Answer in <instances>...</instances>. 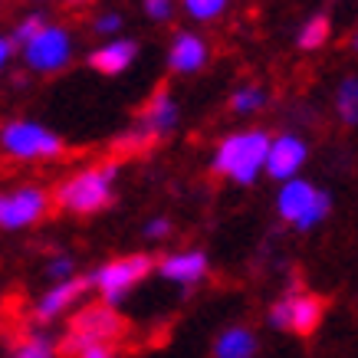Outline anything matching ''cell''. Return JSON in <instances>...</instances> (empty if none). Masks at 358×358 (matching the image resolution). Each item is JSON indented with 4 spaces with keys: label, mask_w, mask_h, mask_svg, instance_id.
<instances>
[{
    "label": "cell",
    "mask_w": 358,
    "mask_h": 358,
    "mask_svg": "<svg viewBox=\"0 0 358 358\" xmlns=\"http://www.w3.org/2000/svg\"><path fill=\"white\" fill-rule=\"evenodd\" d=\"M115 164H102V168H86L66 178L56 187V204L69 210V214H96L102 207L112 204V185H115Z\"/></svg>",
    "instance_id": "2"
},
{
    "label": "cell",
    "mask_w": 358,
    "mask_h": 358,
    "mask_svg": "<svg viewBox=\"0 0 358 358\" xmlns=\"http://www.w3.org/2000/svg\"><path fill=\"white\" fill-rule=\"evenodd\" d=\"M10 56H13V43L7 40V36H0V69L10 63Z\"/></svg>",
    "instance_id": "28"
},
{
    "label": "cell",
    "mask_w": 358,
    "mask_h": 358,
    "mask_svg": "<svg viewBox=\"0 0 358 358\" xmlns=\"http://www.w3.org/2000/svg\"><path fill=\"white\" fill-rule=\"evenodd\" d=\"M178 125V102L171 99L168 89H158L152 99H148V106L141 112L138 119V131L131 135V141H148V138H158V135H168V131Z\"/></svg>",
    "instance_id": "11"
},
{
    "label": "cell",
    "mask_w": 358,
    "mask_h": 358,
    "mask_svg": "<svg viewBox=\"0 0 358 358\" xmlns=\"http://www.w3.org/2000/svg\"><path fill=\"white\" fill-rule=\"evenodd\" d=\"M168 230H171V224H168V217H155V220H148V224H145V234H148V237H168Z\"/></svg>",
    "instance_id": "27"
},
{
    "label": "cell",
    "mask_w": 358,
    "mask_h": 358,
    "mask_svg": "<svg viewBox=\"0 0 358 358\" xmlns=\"http://www.w3.org/2000/svg\"><path fill=\"white\" fill-rule=\"evenodd\" d=\"M306 158H309V145L299 135H293V131H282V135L270 138V152H266L263 171L270 178H276L280 185H286V181H293L296 174L303 171Z\"/></svg>",
    "instance_id": "10"
},
{
    "label": "cell",
    "mask_w": 358,
    "mask_h": 358,
    "mask_svg": "<svg viewBox=\"0 0 358 358\" xmlns=\"http://www.w3.org/2000/svg\"><path fill=\"white\" fill-rule=\"evenodd\" d=\"M181 3L194 20H217L220 13L227 10L230 0H181Z\"/></svg>",
    "instance_id": "21"
},
{
    "label": "cell",
    "mask_w": 358,
    "mask_h": 358,
    "mask_svg": "<svg viewBox=\"0 0 358 358\" xmlns=\"http://www.w3.org/2000/svg\"><path fill=\"white\" fill-rule=\"evenodd\" d=\"M0 148L17 162H40V158H56L63 152V138L40 122L20 119L7 122L0 129Z\"/></svg>",
    "instance_id": "5"
},
{
    "label": "cell",
    "mask_w": 358,
    "mask_h": 358,
    "mask_svg": "<svg viewBox=\"0 0 358 358\" xmlns=\"http://www.w3.org/2000/svg\"><path fill=\"white\" fill-rule=\"evenodd\" d=\"M119 27H122L119 13H102V17L92 23V30H96L99 36H112V33H119Z\"/></svg>",
    "instance_id": "26"
},
{
    "label": "cell",
    "mask_w": 358,
    "mask_h": 358,
    "mask_svg": "<svg viewBox=\"0 0 358 358\" xmlns=\"http://www.w3.org/2000/svg\"><path fill=\"white\" fill-rule=\"evenodd\" d=\"M266 102V96H263V89L257 86H243L237 89L234 96H230V109L237 112V115H250V112H257Z\"/></svg>",
    "instance_id": "20"
},
{
    "label": "cell",
    "mask_w": 358,
    "mask_h": 358,
    "mask_svg": "<svg viewBox=\"0 0 358 358\" xmlns=\"http://www.w3.org/2000/svg\"><path fill=\"white\" fill-rule=\"evenodd\" d=\"M326 306L313 293H293L282 296L280 303H273L270 309V326L273 329H289L296 336H313L319 322H322Z\"/></svg>",
    "instance_id": "8"
},
{
    "label": "cell",
    "mask_w": 358,
    "mask_h": 358,
    "mask_svg": "<svg viewBox=\"0 0 358 358\" xmlns=\"http://www.w3.org/2000/svg\"><path fill=\"white\" fill-rule=\"evenodd\" d=\"M266 152H270V135L260 129L234 131L217 145L214 152V171L237 181V185H253L257 174L266 164Z\"/></svg>",
    "instance_id": "1"
},
{
    "label": "cell",
    "mask_w": 358,
    "mask_h": 358,
    "mask_svg": "<svg viewBox=\"0 0 358 358\" xmlns=\"http://www.w3.org/2000/svg\"><path fill=\"white\" fill-rule=\"evenodd\" d=\"M152 270H155L152 257L131 253V257H122V260H112V263H106V266H99V270L89 276V286H96L99 293H102V303L106 306H115Z\"/></svg>",
    "instance_id": "6"
},
{
    "label": "cell",
    "mask_w": 358,
    "mask_h": 358,
    "mask_svg": "<svg viewBox=\"0 0 358 358\" xmlns=\"http://www.w3.org/2000/svg\"><path fill=\"white\" fill-rule=\"evenodd\" d=\"M50 197L40 187H17L0 194V230H20L30 227L46 214Z\"/></svg>",
    "instance_id": "9"
},
{
    "label": "cell",
    "mask_w": 358,
    "mask_h": 358,
    "mask_svg": "<svg viewBox=\"0 0 358 358\" xmlns=\"http://www.w3.org/2000/svg\"><path fill=\"white\" fill-rule=\"evenodd\" d=\"M46 273H50V280H56V282L73 280V260H69V257H56V260L46 266Z\"/></svg>",
    "instance_id": "23"
},
{
    "label": "cell",
    "mask_w": 358,
    "mask_h": 358,
    "mask_svg": "<svg viewBox=\"0 0 358 358\" xmlns=\"http://www.w3.org/2000/svg\"><path fill=\"white\" fill-rule=\"evenodd\" d=\"M135 56H138V43L135 40H109L106 46H99L89 53V66L102 73V76H119L125 73L131 63H135Z\"/></svg>",
    "instance_id": "14"
},
{
    "label": "cell",
    "mask_w": 358,
    "mask_h": 358,
    "mask_svg": "<svg viewBox=\"0 0 358 358\" xmlns=\"http://www.w3.org/2000/svg\"><path fill=\"white\" fill-rule=\"evenodd\" d=\"M122 332H125V319H122L112 306H106V303L86 306L83 313L73 315V322H69V336H66V342L59 348H63L66 355H76L79 348L96 345V342L112 345Z\"/></svg>",
    "instance_id": "4"
},
{
    "label": "cell",
    "mask_w": 358,
    "mask_h": 358,
    "mask_svg": "<svg viewBox=\"0 0 358 358\" xmlns=\"http://www.w3.org/2000/svg\"><path fill=\"white\" fill-rule=\"evenodd\" d=\"M73 358H119V352H115V345H106V342H96V345H86L79 348Z\"/></svg>",
    "instance_id": "25"
},
{
    "label": "cell",
    "mask_w": 358,
    "mask_h": 358,
    "mask_svg": "<svg viewBox=\"0 0 358 358\" xmlns=\"http://www.w3.org/2000/svg\"><path fill=\"white\" fill-rule=\"evenodd\" d=\"M257 355V336L243 326L224 329L214 342V358H253Z\"/></svg>",
    "instance_id": "16"
},
{
    "label": "cell",
    "mask_w": 358,
    "mask_h": 358,
    "mask_svg": "<svg viewBox=\"0 0 358 358\" xmlns=\"http://www.w3.org/2000/svg\"><path fill=\"white\" fill-rule=\"evenodd\" d=\"M86 289H89V280H79V276L63 280V282H53V286L40 296V303H36L33 315H36L40 322H50V319H56V315H63L69 306L76 303L79 296L86 293Z\"/></svg>",
    "instance_id": "12"
},
{
    "label": "cell",
    "mask_w": 358,
    "mask_h": 358,
    "mask_svg": "<svg viewBox=\"0 0 358 358\" xmlns=\"http://www.w3.org/2000/svg\"><path fill=\"white\" fill-rule=\"evenodd\" d=\"M20 50H23V63L30 66L33 73H59L73 59V36L63 27L46 23L43 30Z\"/></svg>",
    "instance_id": "7"
},
{
    "label": "cell",
    "mask_w": 358,
    "mask_h": 358,
    "mask_svg": "<svg viewBox=\"0 0 358 358\" xmlns=\"http://www.w3.org/2000/svg\"><path fill=\"white\" fill-rule=\"evenodd\" d=\"M13 358H56V345L46 336H27L13 348Z\"/></svg>",
    "instance_id": "19"
},
{
    "label": "cell",
    "mask_w": 358,
    "mask_h": 358,
    "mask_svg": "<svg viewBox=\"0 0 358 358\" xmlns=\"http://www.w3.org/2000/svg\"><path fill=\"white\" fill-rule=\"evenodd\" d=\"M336 112L345 125H358V79L345 76L336 89Z\"/></svg>",
    "instance_id": "17"
},
{
    "label": "cell",
    "mask_w": 358,
    "mask_h": 358,
    "mask_svg": "<svg viewBox=\"0 0 358 358\" xmlns=\"http://www.w3.org/2000/svg\"><path fill=\"white\" fill-rule=\"evenodd\" d=\"M145 13L152 20H168L174 13V0H145Z\"/></svg>",
    "instance_id": "24"
},
{
    "label": "cell",
    "mask_w": 358,
    "mask_h": 358,
    "mask_svg": "<svg viewBox=\"0 0 358 358\" xmlns=\"http://www.w3.org/2000/svg\"><path fill=\"white\" fill-rule=\"evenodd\" d=\"M158 273H162L168 282H178V286H194L197 280H204L207 273V257L201 250H185V253H171L158 263Z\"/></svg>",
    "instance_id": "13"
},
{
    "label": "cell",
    "mask_w": 358,
    "mask_h": 358,
    "mask_svg": "<svg viewBox=\"0 0 358 358\" xmlns=\"http://www.w3.org/2000/svg\"><path fill=\"white\" fill-rule=\"evenodd\" d=\"M326 40H329V17H313V20H306L299 36H296L299 50H319Z\"/></svg>",
    "instance_id": "18"
},
{
    "label": "cell",
    "mask_w": 358,
    "mask_h": 358,
    "mask_svg": "<svg viewBox=\"0 0 358 358\" xmlns=\"http://www.w3.org/2000/svg\"><path fill=\"white\" fill-rule=\"evenodd\" d=\"M355 43H358V36H355Z\"/></svg>",
    "instance_id": "29"
},
{
    "label": "cell",
    "mask_w": 358,
    "mask_h": 358,
    "mask_svg": "<svg viewBox=\"0 0 358 358\" xmlns=\"http://www.w3.org/2000/svg\"><path fill=\"white\" fill-rule=\"evenodd\" d=\"M207 43L197 36V33H178L171 40V50H168V66H171V73H197L201 66L207 63Z\"/></svg>",
    "instance_id": "15"
},
{
    "label": "cell",
    "mask_w": 358,
    "mask_h": 358,
    "mask_svg": "<svg viewBox=\"0 0 358 358\" xmlns=\"http://www.w3.org/2000/svg\"><path fill=\"white\" fill-rule=\"evenodd\" d=\"M43 27H46V23H43V17H40V13H33V17H23V20L13 27L10 43H13V46H27L33 36H36V33L43 30Z\"/></svg>",
    "instance_id": "22"
},
{
    "label": "cell",
    "mask_w": 358,
    "mask_h": 358,
    "mask_svg": "<svg viewBox=\"0 0 358 358\" xmlns=\"http://www.w3.org/2000/svg\"><path fill=\"white\" fill-rule=\"evenodd\" d=\"M329 207H332V197H329L326 191H319L315 185H309V181H303V178L286 181V185L280 187V197H276L280 217L296 224L299 230L319 227V224L329 217Z\"/></svg>",
    "instance_id": "3"
}]
</instances>
